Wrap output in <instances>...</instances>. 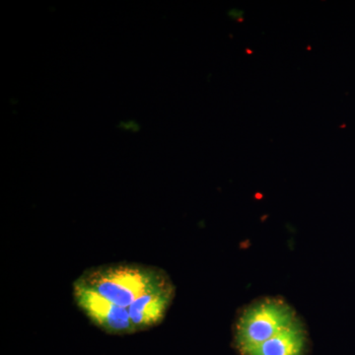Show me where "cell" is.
<instances>
[{
    "instance_id": "obj_1",
    "label": "cell",
    "mask_w": 355,
    "mask_h": 355,
    "mask_svg": "<svg viewBox=\"0 0 355 355\" xmlns=\"http://www.w3.org/2000/svg\"><path fill=\"white\" fill-rule=\"evenodd\" d=\"M176 296L169 273L157 266L120 261L90 266L72 284L74 303L110 336H128L163 323Z\"/></svg>"
},
{
    "instance_id": "obj_2",
    "label": "cell",
    "mask_w": 355,
    "mask_h": 355,
    "mask_svg": "<svg viewBox=\"0 0 355 355\" xmlns=\"http://www.w3.org/2000/svg\"><path fill=\"white\" fill-rule=\"evenodd\" d=\"M299 316L280 297L257 299L238 315L234 324V345L242 355H251L266 340L297 321Z\"/></svg>"
},
{
    "instance_id": "obj_3",
    "label": "cell",
    "mask_w": 355,
    "mask_h": 355,
    "mask_svg": "<svg viewBox=\"0 0 355 355\" xmlns=\"http://www.w3.org/2000/svg\"><path fill=\"white\" fill-rule=\"evenodd\" d=\"M307 347V331L299 318L297 321L266 340L251 355H305Z\"/></svg>"
}]
</instances>
